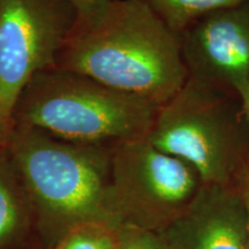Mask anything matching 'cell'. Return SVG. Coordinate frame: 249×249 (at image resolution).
<instances>
[{"mask_svg":"<svg viewBox=\"0 0 249 249\" xmlns=\"http://www.w3.org/2000/svg\"><path fill=\"white\" fill-rule=\"evenodd\" d=\"M195 171L202 185L235 186L249 169V124L238 93L188 76L158 107L147 135Z\"/></svg>","mask_w":249,"mask_h":249,"instance_id":"obj_3","label":"cell"},{"mask_svg":"<svg viewBox=\"0 0 249 249\" xmlns=\"http://www.w3.org/2000/svg\"><path fill=\"white\" fill-rule=\"evenodd\" d=\"M70 1L76 8L77 14H86L92 11L102 0H70Z\"/></svg>","mask_w":249,"mask_h":249,"instance_id":"obj_14","label":"cell"},{"mask_svg":"<svg viewBox=\"0 0 249 249\" xmlns=\"http://www.w3.org/2000/svg\"><path fill=\"white\" fill-rule=\"evenodd\" d=\"M241 99H242V103H244L246 116H247V120H248V124H249V82H248L247 87H246L245 91L242 92Z\"/></svg>","mask_w":249,"mask_h":249,"instance_id":"obj_15","label":"cell"},{"mask_svg":"<svg viewBox=\"0 0 249 249\" xmlns=\"http://www.w3.org/2000/svg\"><path fill=\"white\" fill-rule=\"evenodd\" d=\"M177 35L207 15L233 7L245 0H143Z\"/></svg>","mask_w":249,"mask_h":249,"instance_id":"obj_10","label":"cell"},{"mask_svg":"<svg viewBox=\"0 0 249 249\" xmlns=\"http://www.w3.org/2000/svg\"><path fill=\"white\" fill-rule=\"evenodd\" d=\"M156 233L167 249H248L246 210L235 186L201 185L186 209Z\"/></svg>","mask_w":249,"mask_h":249,"instance_id":"obj_8","label":"cell"},{"mask_svg":"<svg viewBox=\"0 0 249 249\" xmlns=\"http://www.w3.org/2000/svg\"><path fill=\"white\" fill-rule=\"evenodd\" d=\"M59 249H117V230L105 226H88L75 231Z\"/></svg>","mask_w":249,"mask_h":249,"instance_id":"obj_11","label":"cell"},{"mask_svg":"<svg viewBox=\"0 0 249 249\" xmlns=\"http://www.w3.org/2000/svg\"><path fill=\"white\" fill-rule=\"evenodd\" d=\"M76 17L70 0H0V145L23 89L54 66Z\"/></svg>","mask_w":249,"mask_h":249,"instance_id":"obj_6","label":"cell"},{"mask_svg":"<svg viewBox=\"0 0 249 249\" xmlns=\"http://www.w3.org/2000/svg\"><path fill=\"white\" fill-rule=\"evenodd\" d=\"M4 145L43 216L74 227L121 225L112 197V147L62 141L21 124L12 126Z\"/></svg>","mask_w":249,"mask_h":249,"instance_id":"obj_2","label":"cell"},{"mask_svg":"<svg viewBox=\"0 0 249 249\" xmlns=\"http://www.w3.org/2000/svg\"><path fill=\"white\" fill-rule=\"evenodd\" d=\"M235 187L240 193L242 202H244L246 210V233H247V246L249 249V169L246 170L238 181Z\"/></svg>","mask_w":249,"mask_h":249,"instance_id":"obj_13","label":"cell"},{"mask_svg":"<svg viewBox=\"0 0 249 249\" xmlns=\"http://www.w3.org/2000/svg\"><path fill=\"white\" fill-rule=\"evenodd\" d=\"M180 43L188 76L241 97L249 82V0L201 18Z\"/></svg>","mask_w":249,"mask_h":249,"instance_id":"obj_7","label":"cell"},{"mask_svg":"<svg viewBox=\"0 0 249 249\" xmlns=\"http://www.w3.org/2000/svg\"><path fill=\"white\" fill-rule=\"evenodd\" d=\"M158 107L88 76L51 67L36 74L23 89L13 124L77 144L113 147L147 136Z\"/></svg>","mask_w":249,"mask_h":249,"instance_id":"obj_4","label":"cell"},{"mask_svg":"<svg viewBox=\"0 0 249 249\" xmlns=\"http://www.w3.org/2000/svg\"><path fill=\"white\" fill-rule=\"evenodd\" d=\"M53 67L157 107L188 79L180 36L143 0H102L77 14Z\"/></svg>","mask_w":249,"mask_h":249,"instance_id":"obj_1","label":"cell"},{"mask_svg":"<svg viewBox=\"0 0 249 249\" xmlns=\"http://www.w3.org/2000/svg\"><path fill=\"white\" fill-rule=\"evenodd\" d=\"M117 249L167 248L156 232L130 224H121L117 229Z\"/></svg>","mask_w":249,"mask_h":249,"instance_id":"obj_12","label":"cell"},{"mask_svg":"<svg viewBox=\"0 0 249 249\" xmlns=\"http://www.w3.org/2000/svg\"><path fill=\"white\" fill-rule=\"evenodd\" d=\"M201 185L188 164L158 150L147 136L112 147V197L121 224L160 231L186 209Z\"/></svg>","mask_w":249,"mask_h":249,"instance_id":"obj_5","label":"cell"},{"mask_svg":"<svg viewBox=\"0 0 249 249\" xmlns=\"http://www.w3.org/2000/svg\"><path fill=\"white\" fill-rule=\"evenodd\" d=\"M27 196L20 177L5 145H0V246L7 242L20 226Z\"/></svg>","mask_w":249,"mask_h":249,"instance_id":"obj_9","label":"cell"}]
</instances>
